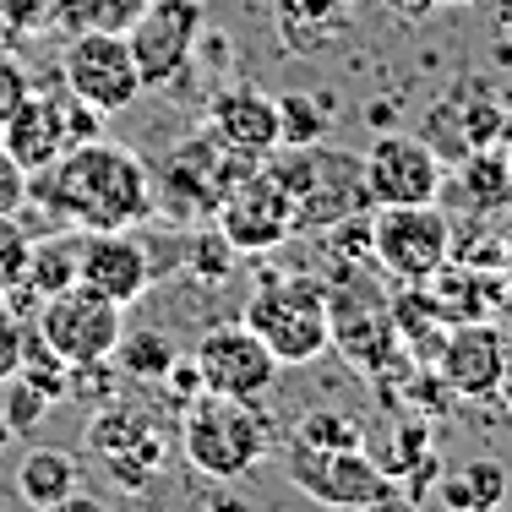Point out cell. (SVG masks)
Masks as SVG:
<instances>
[{
	"label": "cell",
	"mask_w": 512,
	"mask_h": 512,
	"mask_svg": "<svg viewBox=\"0 0 512 512\" xmlns=\"http://www.w3.org/2000/svg\"><path fill=\"white\" fill-rule=\"evenodd\" d=\"M502 137H512L507 104L496 99L480 77H463V88L453 93V99H442L431 109V131H425V142L436 148L442 164H463L469 153L496 148Z\"/></svg>",
	"instance_id": "obj_15"
},
{
	"label": "cell",
	"mask_w": 512,
	"mask_h": 512,
	"mask_svg": "<svg viewBox=\"0 0 512 512\" xmlns=\"http://www.w3.org/2000/svg\"><path fill=\"white\" fill-rule=\"evenodd\" d=\"M327 349H338L355 371L382 376L398 360V322L393 300L371 284V278L349 273L327 284Z\"/></svg>",
	"instance_id": "obj_5"
},
{
	"label": "cell",
	"mask_w": 512,
	"mask_h": 512,
	"mask_svg": "<svg viewBox=\"0 0 512 512\" xmlns=\"http://www.w3.org/2000/svg\"><path fill=\"white\" fill-rule=\"evenodd\" d=\"M88 447L104 458L109 480L131 485V491H142L164 469V436H158V425L142 409H104L88 425Z\"/></svg>",
	"instance_id": "obj_18"
},
{
	"label": "cell",
	"mask_w": 512,
	"mask_h": 512,
	"mask_svg": "<svg viewBox=\"0 0 512 512\" xmlns=\"http://www.w3.org/2000/svg\"><path fill=\"white\" fill-rule=\"evenodd\" d=\"M148 246L131 229H77V284L99 289L115 306H137L148 295Z\"/></svg>",
	"instance_id": "obj_16"
},
{
	"label": "cell",
	"mask_w": 512,
	"mask_h": 512,
	"mask_svg": "<svg viewBox=\"0 0 512 512\" xmlns=\"http://www.w3.org/2000/svg\"><path fill=\"white\" fill-rule=\"evenodd\" d=\"M442 6H480V0H442Z\"/></svg>",
	"instance_id": "obj_43"
},
{
	"label": "cell",
	"mask_w": 512,
	"mask_h": 512,
	"mask_svg": "<svg viewBox=\"0 0 512 512\" xmlns=\"http://www.w3.org/2000/svg\"><path fill=\"white\" fill-rule=\"evenodd\" d=\"M502 158H507V180H512V142H507V153H502Z\"/></svg>",
	"instance_id": "obj_45"
},
{
	"label": "cell",
	"mask_w": 512,
	"mask_h": 512,
	"mask_svg": "<svg viewBox=\"0 0 512 512\" xmlns=\"http://www.w3.org/2000/svg\"><path fill=\"white\" fill-rule=\"evenodd\" d=\"M109 360H120V376L131 382H164V371L175 365V344L164 327H126Z\"/></svg>",
	"instance_id": "obj_25"
},
{
	"label": "cell",
	"mask_w": 512,
	"mask_h": 512,
	"mask_svg": "<svg viewBox=\"0 0 512 512\" xmlns=\"http://www.w3.org/2000/svg\"><path fill=\"white\" fill-rule=\"evenodd\" d=\"M28 251L33 235L17 224V218H0V295H17L22 273H28Z\"/></svg>",
	"instance_id": "obj_32"
},
{
	"label": "cell",
	"mask_w": 512,
	"mask_h": 512,
	"mask_svg": "<svg viewBox=\"0 0 512 512\" xmlns=\"http://www.w3.org/2000/svg\"><path fill=\"white\" fill-rule=\"evenodd\" d=\"M186 262H191V273H197V278H213V284H218V278L235 267V246H229L224 235H202L197 246L186 251Z\"/></svg>",
	"instance_id": "obj_34"
},
{
	"label": "cell",
	"mask_w": 512,
	"mask_h": 512,
	"mask_svg": "<svg viewBox=\"0 0 512 512\" xmlns=\"http://www.w3.org/2000/svg\"><path fill=\"white\" fill-rule=\"evenodd\" d=\"M458 186L463 197L474 202V213H491V207H507L512 202V180H507V158L496 148H480L458 164Z\"/></svg>",
	"instance_id": "obj_26"
},
{
	"label": "cell",
	"mask_w": 512,
	"mask_h": 512,
	"mask_svg": "<svg viewBox=\"0 0 512 512\" xmlns=\"http://www.w3.org/2000/svg\"><path fill=\"white\" fill-rule=\"evenodd\" d=\"M289 485L300 496H311L316 507H338V512H355L371 496L393 491V474L382 469L365 447H306V442H289V463H284Z\"/></svg>",
	"instance_id": "obj_10"
},
{
	"label": "cell",
	"mask_w": 512,
	"mask_h": 512,
	"mask_svg": "<svg viewBox=\"0 0 512 512\" xmlns=\"http://www.w3.org/2000/svg\"><path fill=\"white\" fill-rule=\"evenodd\" d=\"M278 39L295 55H316L349 28V11L355 0H278Z\"/></svg>",
	"instance_id": "obj_21"
},
{
	"label": "cell",
	"mask_w": 512,
	"mask_h": 512,
	"mask_svg": "<svg viewBox=\"0 0 512 512\" xmlns=\"http://www.w3.org/2000/svg\"><path fill=\"white\" fill-rule=\"evenodd\" d=\"M371 207H414V202H442V158L425 137L382 131L360 158Z\"/></svg>",
	"instance_id": "obj_14"
},
{
	"label": "cell",
	"mask_w": 512,
	"mask_h": 512,
	"mask_svg": "<svg viewBox=\"0 0 512 512\" xmlns=\"http://www.w3.org/2000/svg\"><path fill=\"white\" fill-rule=\"evenodd\" d=\"M60 88L71 99H82L99 115H126L131 104L142 99V77H137V60H131L126 33H99V28H77L60 50Z\"/></svg>",
	"instance_id": "obj_6"
},
{
	"label": "cell",
	"mask_w": 512,
	"mask_h": 512,
	"mask_svg": "<svg viewBox=\"0 0 512 512\" xmlns=\"http://www.w3.org/2000/svg\"><path fill=\"white\" fill-rule=\"evenodd\" d=\"M28 186H33V175L0 148V218H17L22 207H28Z\"/></svg>",
	"instance_id": "obj_35"
},
{
	"label": "cell",
	"mask_w": 512,
	"mask_h": 512,
	"mask_svg": "<svg viewBox=\"0 0 512 512\" xmlns=\"http://www.w3.org/2000/svg\"><path fill=\"white\" fill-rule=\"evenodd\" d=\"M355 512H425L414 496H398V491H382V496H371L365 507H355Z\"/></svg>",
	"instance_id": "obj_40"
},
{
	"label": "cell",
	"mask_w": 512,
	"mask_h": 512,
	"mask_svg": "<svg viewBox=\"0 0 512 512\" xmlns=\"http://www.w3.org/2000/svg\"><path fill=\"white\" fill-rule=\"evenodd\" d=\"M213 218H218V235L235 246V256L278 251L295 235V202H289V191L273 180L267 164H251L246 175L229 180V191L218 197Z\"/></svg>",
	"instance_id": "obj_9"
},
{
	"label": "cell",
	"mask_w": 512,
	"mask_h": 512,
	"mask_svg": "<svg viewBox=\"0 0 512 512\" xmlns=\"http://www.w3.org/2000/svg\"><path fill=\"white\" fill-rule=\"evenodd\" d=\"M82 491V458L66 447H28L17 463V496L28 507H50L60 496Z\"/></svg>",
	"instance_id": "obj_22"
},
{
	"label": "cell",
	"mask_w": 512,
	"mask_h": 512,
	"mask_svg": "<svg viewBox=\"0 0 512 512\" xmlns=\"http://www.w3.org/2000/svg\"><path fill=\"white\" fill-rule=\"evenodd\" d=\"M0 148L17 158L28 175L50 169L60 153H66V137H60V120H55V104L50 93H28V104L0 126Z\"/></svg>",
	"instance_id": "obj_20"
},
{
	"label": "cell",
	"mask_w": 512,
	"mask_h": 512,
	"mask_svg": "<svg viewBox=\"0 0 512 512\" xmlns=\"http://www.w3.org/2000/svg\"><path fill=\"white\" fill-rule=\"evenodd\" d=\"M442 496L453 512H496L507 502V469L502 458H474L442 480Z\"/></svg>",
	"instance_id": "obj_23"
},
{
	"label": "cell",
	"mask_w": 512,
	"mask_h": 512,
	"mask_svg": "<svg viewBox=\"0 0 512 512\" xmlns=\"http://www.w3.org/2000/svg\"><path fill=\"white\" fill-rule=\"evenodd\" d=\"M382 6H387V11H393V17H398V22H409V28H420V22H425V17H431V11H436V6H442V0H382Z\"/></svg>",
	"instance_id": "obj_39"
},
{
	"label": "cell",
	"mask_w": 512,
	"mask_h": 512,
	"mask_svg": "<svg viewBox=\"0 0 512 512\" xmlns=\"http://www.w3.org/2000/svg\"><path fill=\"white\" fill-rule=\"evenodd\" d=\"M502 333H507V344H512V306H507V327H502Z\"/></svg>",
	"instance_id": "obj_44"
},
{
	"label": "cell",
	"mask_w": 512,
	"mask_h": 512,
	"mask_svg": "<svg viewBox=\"0 0 512 512\" xmlns=\"http://www.w3.org/2000/svg\"><path fill=\"white\" fill-rule=\"evenodd\" d=\"M197 39H202V6L197 0H148L142 17L126 28L142 88H169V82L191 66Z\"/></svg>",
	"instance_id": "obj_13"
},
{
	"label": "cell",
	"mask_w": 512,
	"mask_h": 512,
	"mask_svg": "<svg viewBox=\"0 0 512 512\" xmlns=\"http://www.w3.org/2000/svg\"><path fill=\"white\" fill-rule=\"evenodd\" d=\"M371 256L398 284H425L453 262V218L436 202L414 207H376L371 218Z\"/></svg>",
	"instance_id": "obj_7"
},
{
	"label": "cell",
	"mask_w": 512,
	"mask_h": 512,
	"mask_svg": "<svg viewBox=\"0 0 512 512\" xmlns=\"http://www.w3.org/2000/svg\"><path fill=\"white\" fill-rule=\"evenodd\" d=\"M246 169H251V158L218 148L202 131V137L180 142L164 158V175L153 180V197L164 191V213H175V218H213V207L229 191V180L246 175Z\"/></svg>",
	"instance_id": "obj_12"
},
{
	"label": "cell",
	"mask_w": 512,
	"mask_h": 512,
	"mask_svg": "<svg viewBox=\"0 0 512 512\" xmlns=\"http://www.w3.org/2000/svg\"><path fill=\"white\" fill-rule=\"evenodd\" d=\"M327 99H311V93H284L278 99V148H311V142L327 137Z\"/></svg>",
	"instance_id": "obj_27"
},
{
	"label": "cell",
	"mask_w": 512,
	"mask_h": 512,
	"mask_svg": "<svg viewBox=\"0 0 512 512\" xmlns=\"http://www.w3.org/2000/svg\"><path fill=\"white\" fill-rule=\"evenodd\" d=\"M77 284V235H50L33 240L28 251V273H22V289H33L39 300L60 295V289Z\"/></svg>",
	"instance_id": "obj_24"
},
{
	"label": "cell",
	"mask_w": 512,
	"mask_h": 512,
	"mask_svg": "<svg viewBox=\"0 0 512 512\" xmlns=\"http://www.w3.org/2000/svg\"><path fill=\"white\" fill-rule=\"evenodd\" d=\"M191 360H197L202 393L240 398V404L267 398V393H273V382H278V371H284V365L273 360V349H267L246 322H213L197 338Z\"/></svg>",
	"instance_id": "obj_11"
},
{
	"label": "cell",
	"mask_w": 512,
	"mask_h": 512,
	"mask_svg": "<svg viewBox=\"0 0 512 512\" xmlns=\"http://www.w3.org/2000/svg\"><path fill=\"white\" fill-rule=\"evenodd\" d=\"M207 137H213L218 148L262 164V158L278 148V99H267L251 82H235V88L213 93V99H207Z\"/></svg>",
	"instance_id": "obj_19"
},
{
	"label": "cell",
	"mask_w": 512,
	"mask_h": 512,
	"mask_svg": "<svg viewBox=\"0 0 512 512\" xmlns=\"http://www.w3.org/2000/svg\"><path fill=\"white\" fill-rule=\"evenodd\" d=\"M240 322L273 349L278 365H311L316 355H327V284L306 273L267 278L246 300Z\"/></svg>",
	"instance_id": "obj_4"
},
{
	"label": "cell",
	"mask_w": 512,
	"mask_h": 512,
	"mask_svg": "<svg viewBox=\"0 0 512 512\" xmlns=\"http://www.w3.org/2000/svg\"><path fill=\"white\" fill-rule=\"evenodd\" d=\"M33 512H115V507H109L104 496H93L88 485H82V491L60 496V502H50V507H33Z\"/></svg>",
	"instance_id": "obj_38"
},
{
	"label": "cell",
	"mask_w": 512,
	"mask_h": 512,
	"mask_svg": "<svg viewBox=\"0 0 512 512\" xmlns=\"http://www.w3.org/2000/svg\"><path fill=\"white\" fill-rule=\"evenodd\" d=\"M148 0H77L71 6V33L77 28H99V33H126L142 17Z\"/></svg>",
	"instance_id": "obj_30"
},
{
	"label": "cell",
	"mask_w": 512,
	"mask_h": 512,
	"mask_svg": "<svg viewBox=\"0 0 512 512\" xmlns=\"http://www.w3.org/2000/svg\"><path fill=\"white\" fill-rule=\"evenodd\" d=\"M33 333L55 349L66 365H93V360H109L126 333V306L104 300L99 289L88 284H71L60 295L44 300V311L33 316Z\"/></svg>",
	"instance_id": "obj_8"
},
{
	"label": "cell",
	"mask_w": 512,
	"mask_h": 512,
	"mask_svg": "<svg viewBox=\"0 0 512 512\" xmlns=\"http://www.w3.org/2000/svg\"><path fill=\"white\" fill-rule=\"evenodd\" d=\"M22 344H28V316L11 306V295H0V382L22 371Z\"/></svg>",
	"instance_id": "obj_33"
},
{
	"label": "cell",
	"mask_w": 512,
	"mask_h": 512,
	"mask_svg": "<svg viewBox=\"0 0 512 512\" xmlns=\"http://www.w3.org/2000/svg\"><path fill=\"white\" fill-rule=\"evenodd\" d=\"M207 512H251V502H240V496H218Z\"/></svg>",
	"instance_id": "obj_41"
},
{
	"label": "cell",
	"mask_w": 512,
	"mask_h": 512,
	"mask_svg": "<svg viewBox=\"0 0 512 512\" xmlns=\"http://www.w3.org/2000/svg\"><path fill=\"white\" fill-rule=\"evenodd\" d=\"M28 93H33V77L17 66V55H0V126L28 104Z\"/></svg>",
	"instance_id": "obj_36"
},
{
	"label": "cell",
	"mask_w": 512,
	"mask_h": 512,
	"mask_svg": "<svg viewBox=\"0 0 512 512\" xmlns=\"http://www.w3.org/2000/svg\"><path fill=\"white\" fill-rule=\"evenodd\" d=\"M507 360H512V344L491 322H458L436 349V371L458 398H496L507 382Z\"/></svg>",
	"instance_id": "obj_17"
},
{
	"label": "cell",
	"mask_w": 512,
	"mask_h": 512,
	"mask_svg": "<svg viewBox=\"0 0 512 512\" xmlns=\"http://www.w3.org/2000/svg\"><path fill=\"white\" fill-rule=\"evenodd\" d=\"M6 442H17V436H11V425H6V414H0V447Z\"/></svg>",
	"instance_id": "obj_42"
},
{
	"label": "cell",
	"mask_w": 512,
	"mask_h": 512,
	"mask_svg": "<svg viewBox=\"0 0 512 512\" xmlns=\"http://www.w3.org/2000/svg\"><path fill=\"white\" fill-rule=\"evenodd\" d=\"M71 6H77V0H0V17H6L22 39H44V33L71 28Z\"/></svg>",
	"instance_id": "obj_28"
},
{
	"label": "cell",
	"mask_w": 512,
	"mask_h": 512,
	"mask_svg": "<svg viewBox=\"0 0 512 512\" xmlns=\"http://www.w3.org/2000/svg\"><path fill=\"white\" fill-rule=\"evenodd\" d=\"M267 442L273 431L256 404L218 393H197L191 404H180V447H186V463L207 480H246L267 458Z\"/></svg>",
	"instance_id": "obj_3"
},
{
	"label": "cell",
	"mask_w": 512,
	"mask_h": 512,
	"mask_svg": "<svg viewBox=\"0 0 512 512\" xmlns=\"http://www.w3.org/2000/svg\"><path fill=\"white\" fill-rule=\"evenodd\" d=\"M295 442H306V447H365V431L349 414L322 409V414H306V420H300Z\"/></svg>",
	"instance_id": "obj_31"
},
{
	"label": "cell",
	"mask_w": 512,
	"mask_h": 512,
	"mask_svg": "<svg viewBox=\"0 0 512 512\" xmlns=\"http://www.w3.org/2000/svg\"><path fill=\"white\" fill-rule=\"evenodd\" d=\"M55 398H44L33 382H22V376H11V382H0V414H6L11 436H33L44 420H50Z\"/></svg>",
	"instance_id": "obj_29"
},
{
	"label": "cell",
	"mask_w": 512,
	"mask_h": 512,
	"mask_svg": "<svg viewBox=\"0 0 512 512\" xmlns=\"http://www.w3.org/2000/svg\"><path fill=\"white\" fill-rule=\"evenodd\" d=\"M164 382L175 387V398H180V404H191V398L202 393V376H197V360H191V355H175V365H169V371H164Z\"/></svg>",
	"instance_id": "obj_37"
},
{
	"label": "cell",
	"mask_w": 512,
	"mask_h": 512,
	"mask_svg": "<svg viewBox=\"0 0 512 512\" xmlns=\"http://www.w3.org/2000/svg\"><path fill=\"white\" fill-rule=\"evenodd\" d=\"M273 169V180L289 191L295 202V235L300 229H333V224H349L371 207V191H365V169H360V153H338V148H273L262 158Z\"/></svg>",
	"instance_id": "obj_2"
},
{
	"label": "cell",
	"mask_w": 512,
	"mask_h": 512,
	"mask_svg": "<svg viewBox=\"0 0 512 512\" xmlns=\"http://www.w3.org/2000/svg\"><path fill=\"white\" fill-rule=\"evenodd\" d=\"M71 229H137L153 213V169L120 142H77L28 186Z\"/></svg>",
	"instance_id": "obj_1"
}]
</instances>
